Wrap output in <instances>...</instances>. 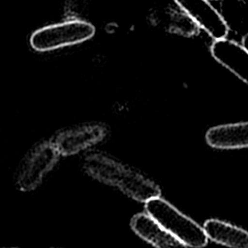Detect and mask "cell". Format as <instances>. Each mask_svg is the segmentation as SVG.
I'll return each instance as SVG.
<instances>
[{
	"label": "cell",
	"mask_w": 248,
	"mask_h": 248,
	"mask_svg": "<svg viewBox=\"0 0 248 248\" xmlns=\"http://www.w3.org/2000/svg\"><path fill=\"white\" fill-rule=\"evenodd\" d=\"M82 167L94 179L118 188L137 202H146L161 194L159 186L151 179L105 153L86 155Z\"/></svg>",
	"instance_id": "1"
},
{
	"label": "cell",
	"mask_w": 248,
	"mask_h": 248,
	"mask_svg": "<svg viewBox=\"0 0 248 248\" xmlns=\"http://www.w3.org/2000/svg\"><path fill=\"white\" fill-rule=\"evenodd\" d=\"M145 209L184 246L201 248L207 244L208 237L203 227L181 213L160 196L147 201Z\"/></svg>",
	"instance_id": "2"
},
{
	"label": "cell",
	"mask_w": 248,
	"mask_h": 248,
	"mask_svg": "<svg viewBox=\"0 0 248 248\" xmlns=\"http://www.w3.org/2000/svg\"><path fill=\"white\" fill-rule=\"evenodd\" d=\"M95 34V27L80 19L65 20L37 29L30 36V46L37 51H49L80 44Z\"/></svg>",
	"instance_id": "3"
},
{
	"label": "cell",
	"mask_w": 248,
	"mask_h": 248,
	"mask_svg": "<svg viewBox=\"0 0 248 248\" xmlns=\"http://www.w3.org/2000/svg\"><path fill=\"white\" fill-rule=\"evenodd\" d=\"M59 156L51 140H43L32 146L17 167L15 175L16 189L21 192L36 189L55 166Z\"/></svg>",
	"instance_id": "4"
},
{
	"label": "cell",
	"mask_w": 248,
	"mask_h": 248,
	"mask_svg": "<svg viewBox=\"0 0 248 248\" xmlns=\"http://www.w3.org/2000/svg\"><path fill=\"white\" fill-rule=\"evenodd\" d=\"M108 134L107 126L98 122H90L60 130L50 140L60 155L69 156L101 142Z\"/></svg>",
	"instance_id": "5"
},
{
	"label": "cell",
	"mask_w": 248,
	"mask_h": 248,
	"mask_svg": "<svg viewBox=\"0 0 248 248\" xmlns=\"http://www.w3.org/2000/svg\"><path fill=\"white\" fill-rule=\"evenodd\" d=\"M178 7L214 40L227 38L229 25L209 0H173Z\"/></svg>",
	"instance_id": "6"
},
{
	"label": "cell",
	"mask_w": 248,
	"mask_h": 248,
	"mask_svg": "<svg viewBox=\"0 0 248 248\" xmlns=\"http://www.w3.org/2000/svg\"><path fill=\"white\" fill-rule=\"evenodd\" d=\"M210 52L217 62L248 84V50L242 44L227 38L214 40Z\"/></svg>",
	"instance_id": "7"
},
{
	"label": "cell",
	"mask_w": 248,
	"mask_h": 248,
	"mask_svg": "<svg viewBox=\"0 0 248 248\" xmlns=\"http://www.w3.org/2000/svg\"><path fill=\"white\" fill-rule=\"evenodd\" d=\"M131 227L139 236L153 246L160 248L184 246L148 213L135 215L131 220Z\"/></svg>",
	"instance_id": "8"
},
{
	"label": "cell",
	"mask_w": 248,
	"mask_h": 248,
	"mask_svg": "<svg viewBox=\"0 0 248 248\" xmlns=\"http://www.w3.org/2000/svg\"><path fill=\"white\" fill-rule=\"evenodd\" d=\"M205 140L213 148H248V121L214 126L206 132Z\"/></svg>",
	"instance_id": "9"
},
{
	"label": "cell",
	"mask_w": 248,
	"mask_h": 248,
	"mask_svg": "<svg viewBox=\"0 0 248 248\" xmlns=\"http://www.w3.org/2000/svg\"><path fill=\"white\" fill-rule=\"evenodd\" d=\"M208 239L232 248H248V232L231 223L208 219L203 224Z\"/></svg>",
	"instance_id": "10"
},
{
	"label": "cell",
	"mask_w": 248,
	"mask_h": 248,
	"mask_svg": "<svg viewBox=\"0 0 248 248\" xmlns=\"http://www.w3.org/2000/svg\"><path fill=\"white\" fill-rule=\"evenodd\" d=\"M241 44H242V45L244 46V47L248 50V33L243 36L242 41H241Z\"/></svg>",
	"instance_id": "11"
},
{
	"label": "cell",
	"mask_w": 248,
	"mask_h": 248,
	"mask_svg": "<svg viewBox=\"0 0 248 248\" xmlns=\"http://www.w3.org/2000/svg\"><path fill=\"white\" fill-rule=\"evenodd\" d=\"M209 1H219V0H209Z\"/></svg>",
	"instance_id": "12"
}]
</instances>
